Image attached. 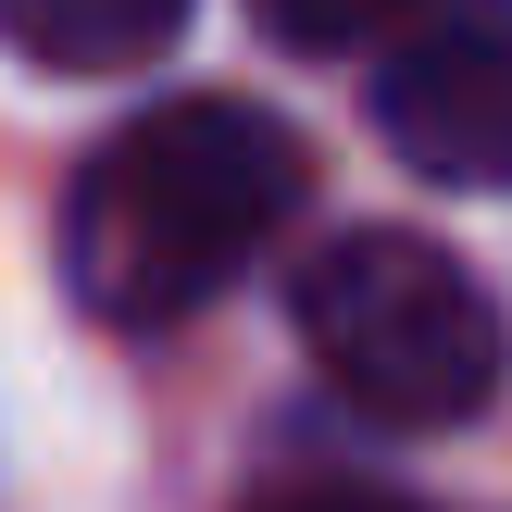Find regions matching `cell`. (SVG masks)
I'll return each instance as SVG.
<instances>
[{"instance_id": "cell-1", "label": "cell", "mask_w": 512, "mask_h": 512, "mask_svg": "<svg viewBox=\"0 0 512 512\" xmlns=\"http://www.w3.org/2000/svg\"><path fill=\"white\" fill-rule=\"evenodd\" d=\"M313 163L263 100H150L88 150L63 213V275L100 325H188L275 225L300 213Z\"/></svg>"}, {"instance_id": "cell-2", "label": "cell", "mask_w": 512, "mask_h": 512, "mask_svg": "<svg viewBox=\"0 0 512 512\" xmlns=\"http://www.w3.org/2000/svg\"><path fill=\"white\" fill-rule=\"evenodd\" d=\"M288 313H300L313 375L338 400H363L375 425H463L512 375V325H500L488 275L450 263L413 225H350L338 250H313Z\"/></svg>"}, {"instance_id": "cell-3", "label": "cell", "mask_w": 512, "mask_h": 512, "mask_svg": "<svg viewBox=\"0 0 512 512\" xmlns=\"http://www.w3.org/2000/svg\"><path fill=\"white\" fill-rule=\"evenodd\" d=\"M375 138L425 188H512V13H413L375 63Z\"/></svg>"}, {"instance_id": "cell-4", "label": "cell", "mask_w": 512, "mask_h": 512, "mask_svg": "<svg viewBox=\"0 0 512 512\" xmlns=\"http://www.w3.org/2000/svg\"><path fill=\"white\" fill-rule=\"evenodd\" d=\"M188 38L175 0H13L0 13V50L13 63H50V75H138Z\"/></svg>"}, {"instance_id": "cell-5", "label": "cell", "mask_w": 512, "mask_h": 512, "mask_svg": "<svg viewBox=\"0 0 512 512\" xmlns=\"http://www.w3.org/2000/svg\"><path fill=\"white\" fill-rule=\"evenodd\" d=\"M250 512H413L400 488H350V475H313V488H263Z\"/></svg>"}]
</instances>
